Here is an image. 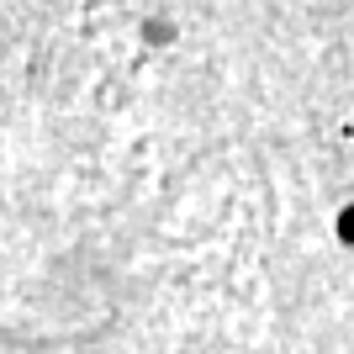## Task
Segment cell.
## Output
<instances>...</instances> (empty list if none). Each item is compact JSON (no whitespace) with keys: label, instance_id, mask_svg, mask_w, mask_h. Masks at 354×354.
<instances>
[{"label":"cell","instance_id":"cell-1","mask_svg":"<svg viewBox=\"0 0 354 354\" xmlns=\"http://www.w3.org/2000/svg\"><path fill=\"white\" fill-rule=\"evenodd\" d=\"M344 185H349V196H354V122H349V133H344Z\"/></svg>","mask_w":354,"mask_h":354}]
</instances>
